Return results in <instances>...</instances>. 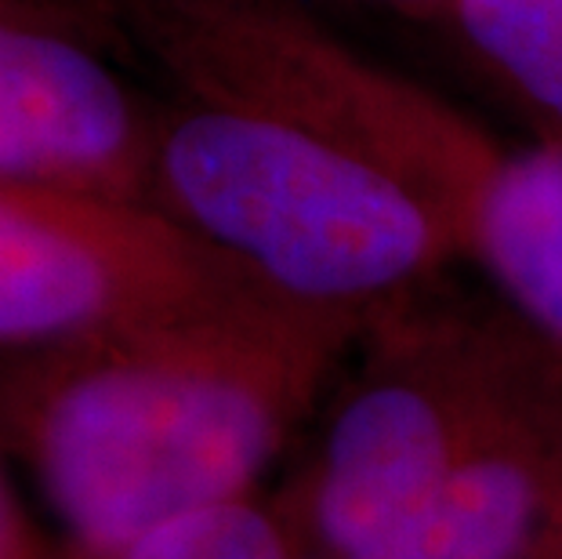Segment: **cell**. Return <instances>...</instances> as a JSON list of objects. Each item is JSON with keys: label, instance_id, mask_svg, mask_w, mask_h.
Here are the masks:
<instances>
[{"label": "cell", "instance_id": "cell-10", "mask_svg": "<svg viewBox=\"0 0 562 559\" xmlns=\"http://www.w3.org/2000/svg\"><path fill=\"white\" fill-rule=\"evenodd\" d=\"M11 455L0 444V559H58V545H47L44 534L33 527L11 480Z\"/></svg>", "mask_w": 562, "mask_h": 559}, {"label": "cell", "instance_id": "cell-2", "mask_svg": "<svg viewBox=\"0 0 562 559\" xmlns=\"http://www.w3.org/2000/svg\"><path fill=\"white\" fill-rule=\"evenodd\" d=\"M436 288V283H432ZM432 288L378 309L277 494L302 559H367L475 502V483L562 418V353L501 309Z\"/></svg>", "mask_w": 562, "mask_h": 559}, {"label": "cell", "instance_id": "cell-11", "mask_svg": "<svg viewBox=\"0 0 562 559\" xmlns=\"http://www.w3.org/2000/svg\"><path fill=\"white\" fill-rule=\"evenodd\" d=\"M41 4H52L58 11H66L69 19H77L80 26H88L94 37H102L105 44L113 47L116 55H131L127 33L116 19L113 0H41Z\"/></svg>", "mask_w": 562, "mask_h": 559}, {"label": "cell", "instance_id": "cell-7", "mask_svg": "<svg viewBox=\"0 0 562 559\" xmlns=\"http://www.w3.org/2000/svg\"><path fill=\"white\" fill-rule=\"evenodd\" d=\"M461 258L501 305L562 353V142L501 153L461 222Z\"/></svg>", "mask_w": 562, "mask_h": 559}, {"label": "cell", "instance_id": "cell-5", "mask_svg": "<svg viewBox=\"0 0 562 559\" xmlns=\"http://www.w3.org/2000/svg\"><path fill=\"white\" fill-rule=\"evenodd\" d=\"M247 283L258 280L146 200L0 175V353L44 349Z\"/></svg>", "mask_w": 562, "mask_h": 559}, {"label": "cell", "instance_id": "cell-12", "mask_svg": "<svg viewBox=\"0 0 562 559\" xmlns=\"http://www.w3.org/2000/svg\"><path fill=\"white\" fill-rule=\"evenodd\" d=\"M533 559H562V505L555 508L552 523H548V530H544L541 545H537Z\"/></svg>", "mask_w": 562, "mask_h": 559}, {"label": "cell", "instance_id": "cell-1", "mask_svg": "<svg viewBox=\"0 0 562 559\" xmlns=\"http://www.w3.org/2000/svg\"><path fill=\"white\" fill-rule=\"evenodd\" d=\"M374 313L261 283L0 353V444L69 549L261 494Z\"/></svg>", "mask_w": 562, "mask_h": 559}, {"label": "cell", "instance_id": "cell-9", "mask_svg": "<svg viewBox=\"0 0 562 559\" xmlns=\"http://www.w3.org/2000/svg\"><path fill=\"white\" fill-rule=\"evenodd\" d=\"M58 559H302L266 494L182 516L105 549H69Z\"/></svg>", "mask_w": 562, "mask_h": 559}, {"label": "cell", "instance_id": "cell-6", "mask_svg": "<svg viewBox=\"0 0 562 559\" xmlns=\"http://www.w3.org/2000/svg\"><path fill=\"white\" fill-rule=\"evenodd\" d=\"M88 26L41 0H0V175L149 204L157 99Z\"/></svg>", "mask_w": 562, "mask_h": 559}, {"label": "cell", "instance_id": "cell-4", "mask_svg": "<svg viewBox=\"0 0 562 559\" xmlns=\"http://www.w3.org/2000/svg\"><path fill=\"white\" fill-rule=\"evenodd\" d=\"M135 55L178 94L313 131L461 222L501 149L472 116L360 55L305 0H113Z\"/></svg>", "mask_w": 562, "mask_h": 559}, {"label": "cell", "instance_id": "cell-8", "mask_svg": "<svg viewBox=\"0 0 562 559\" xmlns=\"http://www.w3.org/2000/svg\"><path fill=\"white\" fill-rule=\"evenodd\" d=\"M432 19L562 142V0H447Z\"/></svg>", "mask_w": 562, "mask_h": 559}, {"label": "cell", "instance_id": "cell-3", "mask_svg": "<svg viewBox=\"0 0 562 559\" xmlns=\"http://www.w3.org/2000/svg\"><path fill=\"white\" fill-rule=\"evenodd\" d=\"M149 204L297 302L378 313L461 258L450 219L381 164L218 102L157 99Z\"/></svg>", "mask_w": 562, "mask_h": 559}, {"label": "cell", "instance_id": "cell-13", "mask_svg": "<svg viewBox=\"0 0 562 559\" xmlns=\"http://www.w3.org/2000/svg\"><path fill=\"white\" fill-rule=\"evenodd\" d=\"M378 4H389V8H400V11H411V15H432L436 8H442L447 0H378Z\"/></svg>", "mask_w": 562, "mask_h": 559}]
</instances>
